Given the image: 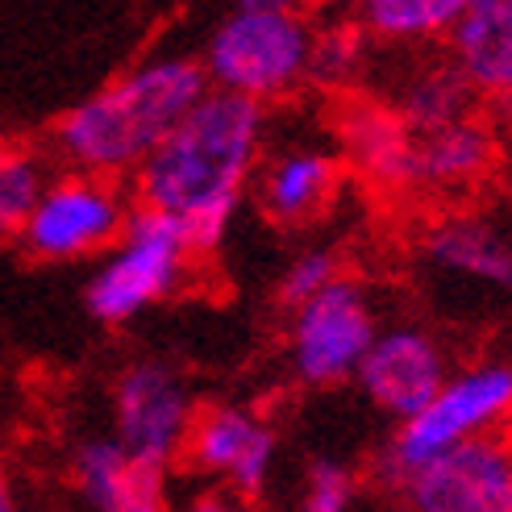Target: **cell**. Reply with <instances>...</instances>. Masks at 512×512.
Returning <instances> with one entry per match:
<instances>
[{
	"label": "cell",
	"instance_id": "obj_27",
	"mask_svg": "<svg viewBox=\"0 0 512 512\" xmlns=\"http://www.w3.org/2000/svg\"><path fill=\"white\" fill-rule=\"evenodd\" d=\"M492 125H496V130L500 134H508L512 138V96H500V100H492Z\"/></svg>",
	"mask_w": 512,
	"mask_h": 512
},
{
	"label": "cell",
	"instance_id": "obj_8",
	"mask_svg": "<svg viewBox=\"0 0 512 512\" xmlns=\"http://www.w3.org/2000/svg\"><path fill=\"white\" fill-rule=\"evenodd\" d=\"M288 371L300 388H338L350 383L367 346L379 334V313L363 284L350 275L334 279L325 292L288 309Z\"/></svg>",
	"mask_w": 512,
	"mask_h": 512
},
{
	"label": "cell",
	"instance_id": "obj_16",
	"mask_svg": "<svg viewBox=\"0 0 512 512\" xmlns=\"http://www.w3.org/2000/svg\"><path fill=\"white\" fill-rule=\"evenodd\" d=\"M446 55L479 96H512V0H467Z\"/></svg>",
	"mask_w": 512,
	"mask_h": 512
},
{
	"label": "cell",
	"instance_id": "obj_6",
	"mask_svg": "<svg viewBox=\"0 0 512 512\" xmlns=\"http://www.w3.org/2000/svg\"><path fill=\"white\" fill-rule=\"evenodd\" d=\"M192 242L171 217L134 204L117 242L100 254L84 284V309L100 325H130L159 309L184 284L192 267Z\"/></svg>",
	"mask_w": 512,
	"mask_h": 512
},
{
	"label": "cell",
	"instance_id": "obj_18",
	"mask_svg": "<svg viewBox=\"0 0 512 512\" xmlns=\"http://www.w3.org/2000/svg\"><path fill=\"white\" fill-rule=\"evenodd\" d=\"M463 9L467 0H350V21L371 38V46L429 50L446 46Z\"/></svg>",
	"mask_w": 512,
	"mask_h": 512
},
{
	"label": "cell",
	"instance_id": "obj_28",
	"mask_svg": "<svg viewBox=\"0 0 512 512\" xmlns=\"http://www.w3.org/2000/svg\"><path fill=\"white\" fill-rule=\"evenodd\" d=\"M242 9H304V0H234Z\"/></svg>",
	"mask_w": 512,
	"mask_h": 512
},
{
	"label": "cell",
	"instance_id": "obj_3",
	"mask_svg": "<svg viewBox=\"0 0 512 512\" xmlns=\"http://www.w3.org/2000/svg\"><path fill=\"white\" fill-rule=\"evenodd\" d=\"M309 46L313 21L304 9L234 5L204 38L200 71L213 92L242 96L267 109L309 88Z\"/></svg>",
	"mask_w": 512,
	"mask_h": 512
},
{
	"label": "cell",
	"instance_id": "obj_19",
	"mask_svg": "<svg viewBox=\"0 0 512 512\" xmlns=\"http://www.w3.org/2000/svg\"><path fill=\"white\" fill-rule=\"evenodd\" d=\"M375 46L358 30L350 17H334L325 25H313V46H309V88L321 92H354V84L367 75Z\"/></svg>",
	"mask_w": 512,
	"mask_h": 512
},
{
	"label": "cell",
	"instance_id": "obj_23",
	"mask_svg": "<svg viewBox=\"0 0 512 512\" xmlns=\"http://www.w3.org/2000/svg\"><path fill=\"white\" fill-rule=\"evenodd\" d=\"M358 496V479L342 458L317 454L309 467H304V492L296 512H350Z\"/></svg>",
	"mask_w": 512,
	"mask_h": 512
},
{
	"label": "cell",
	"instance_id": "obj_1",
	"mask_svg": "<svg viewBox=\"0 0 512 512\" xmlns=\"http://www.w3.org/2000/svg\"><path fill=\"white\" fill-rule=\"evenodd\" d=\"M267 155V109L229 92H204L134 179V204L171 217L192 250H217Z\"/></svg>",
	"mask_w": 512,
	"mask_h": 512
},
{
	"label": "cell",
	"instance_id": "obj_25",
	"mask_svg": "<svg viewBox=\"0 0 512 512\" xmlns=\"http://www.w3.org/2000/svg\"><path fill=\"white\" fill-rule=\"evenodd\" d=\"M188 512H254V504L242 496H200Z\"/></svg>",
	"mask_w": 512,
	"mask_h": 512
},
{
	"label": "cell",
	"instance_id": "obj_2",
	"mask_svg": "<svg viewBox=\"0 0 512 512\" xmlns=\"http://www.w3.org/2000/svg\"><path fill=\"white\" fill-rule=\"evenodd\" d=\"M204 92L209 80L200 71V59H142L88 92L80 105H71L50 130V150L67 171L130 184L134 171L155 155L159 142L188 117Z\"/></svg>",
	"mask_w": 512,
	"mask_h": 512
},
{
	"label": "cell",
	"instance_id": "obj_26",
	"mask_svg": "<svg viewBox=\"0 0 512 512\" xmlns=\"http://www.w3.org/2000/svg\"><path fill=\"white\" fill-rule=\"evenodd\" d=\"M0 512H25L21 496H17V483H13V475L5 467H0Z\"/></svg>",
	"mask_w": 512,
	"mask_h": 512
},
{
	"label": "cell",
	"instance_id": "obj_7",
	"mask_svg": "<svg viewBox=\"0 0 512 512\" xmlns=\"http://www.w3.org/2000/svg\"><path fill=\"white\" fill-rule=\"evenodd\" d=\"M134 213V192L109 175L63 171L46 179L17 242L42 263H80L105 254Z\"/></svg>",
	"mask_w": 512,
	"mask_h": 512
},
{
	"label": "cell",
	"instance_id": "obj_12",
	"mask_svg": "<svg viewBox=\"0 0 512 512\" xmlns=\"http://www.w3.org/2000/svg\"><path fill=\"white\" fill-rule=\"evenodd\" d=\"M279 433L242 404H204L196 408L184 454L192 471L225 479L234 496L254 500L263 496L271 467H275Z\"/></svg>",
	"mask_w": 512,
	"mask_h": 512
},
{
	"label": "cell",
	"instance_id": "obj_5",
	"mask_svg": "<svg viewBox=\"0 0 512 512\" xmlns=\"http://www.w3.org/2000/svg\"><path fill=\"white\" fill-rule=\"evenodd\" d=\"M413 259L446 296L512 304V204L450 200L421 221Z\"/></svg>",
	"mask_w": 512,
	"mask_h": 512
},
{
	"label": "cell",
	"instance_id": "obj_9",
	"mask_svg": "<svg viewBox=\"0 0 512 512\" xmlns=\"http://www.w3.org/2000/svg\"><path fill=\"white\" fill-rule=\"evenodd\" d=\"M392 496L404 512H512V421L429 458Z\"/></svg>",
	"mask_w": 512,
	"mask_h": 512
},
{
	"label": "cell",
	"instance_id": "obj_22",
	"mask_svg": "<svg viewBox=\"0 0 512 512\" xmlns=\"http://www.w3.org/2000/svg\"><path fill=\"white\" fill-rule=\"evenodd\" d=\"M346 271H342V254L334 250V246H325V242H309V246H300L292 259H288V267L279 271V288H275V296H279V304L284 309H296V304H304L309 296H317V292H325L334 279H342Z\"/></svg>",
	"mask_w": 512,
	"mask_h": 512
},
{
	"label": "cell",
	"instance_id": "obj_13",
	"mask_svg": "<svg viewBox=\"0 0 512 512\" xmlns=\"http://www.w3.org/2000/svg\"><path fill=\"white\" fill-rule=\"evenodd\" d=\"M346 163L338 150L321 142H284L267 146V155L254 171V196L267 221L284 229H304L329 213V204L342 192Z\"/></svg>",
	"mask_w": 512,
	"mask_h": 512
},
{
	"label": "cell",
	"instance_id": "obj_10",
	"mask_svg": "<svg viewBox=\"0 0 512 512\" xmlns=\"http://www.w3.org/2000/svg\"><path fill=\"white\" fill-rule=\"evenodd\" d=\"M196 417L192 388L163 358H134L113 383V438L134 463L171 471Z\"/></svg>",
	"mask_w": 512,
	"mask_h": 512
},
{
	"label": "cell",
	"instance_id": "obj_29",
	"mask_svg": "<svg viewBox=\"0 0 512 512\" xmlns=\"http://www.w3.org/2000/svg\"><path fill=\"white\" fill-rule=\"evenodd\" d=\"M304 5H309V9H329L334 0H304Z\"/></svg>",
	"mask_w": 512,
	"mask_h": 512
},
{
	"label": "cell",
	"instance_id": "obj_4",
	"mask_svg": "<svg viewBox=\"0 0 512 512\" xmlns=\"http://www.w3.org/2000/svg\"><path fill=\"white\" fill-rule=\"evenodd\" d=\"M512 421V358H479L446 375L425 408L396 421L392 438L375 454V479L392 492L404 475L454 446Z\"/></svg>",
	"mask_w": 512,
	"mask_h": 512
},
{
	"label": "cell",
	"instance_id": "obj_11",
	"mask_svg": "<svg viewBox=\"0 0 512 512\" xmlns=\"http://www.w3.org/2000/svg\"><path fill=\"white\" fill-rule=\"evenodd\" d=\"M446 375H450V354L442 338L417 321H392L379 325V334L367 346L350 383H358L363 400L379 408L383 417L404 421L433 400Z\"/></svg>",
	"mask_w": 512,
	"mask_h": 512
},
{
	"label": "cell",
	"instance_id": "obj_24",
	"mask_svg": "<svg viewBox=\"0 0 512 512\" xmlns=\"http://www.w3.org/2000/svg\"><path fill=\"white\" fill-rule=\"evenodd\" d=\"M113 512H171V504H167V471L134 463V471H130V479H125L121 500H117Z\"/></svg>",
	"mask_w": 512,
	"mask_h": 512
},
{
	"label": "cell",
	"instance_id": "obj_14",
	"mask_svg": "<svg viewBox=\"0 0 512 512\" xmlns=\"http://www.w3.org/2000/svg\"><path fill=\"white\" fill-rule=\"evenodd\" d=\"M500 163V130L492 117H463L442 130L413 134V175L408 196L429 200H467L492 179Z\"/></svg>",
	"mask_w": 512,
	"mask_h": 512
},
{
	"label": "cell",
	"instance_id": "obj_17",
	"mask_svg": "<svg viewBox=\"0 0 512 512\" xmlns=\"http://www.w3.org/2000/svg\"><path fill=\"white\" fill-rule=\"evenodd\" d=\"M388 105L400 113V121L413 134H429L450 121L471 117L479 105V92L467 84V75L450 63V55H425V59H413L396 75Z\"/></svg>",
	"mask_w": 512,
	"mask_h": 512
},
{
	"label": "cell",
	"instance_id": "obj_20",
	"mask_svg": "<svg viewBox=\"0 0 512 512\" xmlns=\"http://www.w3.org/2000/svg\"><path fill=\"white\" fill-rule=\"evenodd\" d=\"M130 471H134V458L125 454V446L117 438H105V433H100V438H84L71 450L75 488H80V496L92 512H113L117 508Z\"/></svg>",
	"mask_w": 512,
	"mask_h": 512
},
{
	"label": "cell",
	"instance_id": "obj_21",
	"mask_svg": "<svg viewBox=\"0 0 512 512\" xmlns=\"http://www.w3.org/2000/svg\"><path fill=\"white\" fill-rule=\"evenodd\" d=\"M46 179V163L34 146L0 138V242L21 234Z\"/></svg>",
	"mask_w": 512,
	"mask_h": 512
},
{
	"label": "cell",
	"instance_id": "obj_15",
	"mask_svg": "<svg viewBox=\"0 0 512 512\" xmlns=\"http://www.w3.org/2000/svg\"><path fill=\"white\" fill-rule=\"evenodd\" d=\"M338 142L342 163L358 171L371 188L408 196V175H413V130L400 121L388 100L350 96L338 109Z\"/></svg>",
	"mask_w": 512,
	"mask_h": 512
}]
</instances>
